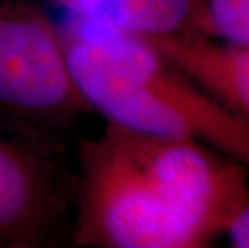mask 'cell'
<instances>
[{"instance_id": "obj_1", "label": "cell", "mask_w": 249, "mask_h": 248, "mask_svg": "<svg viewBox=\"0 0 249 248\" xmlns=\"http://www.w3.org/2000/svg\"><path fill=\"white\" fill-rule=\"evenodd\" d=\"M248 198L246 168L233 158L107 121L79 149L72 235L98 248L206 247Z\"/></svg>"}, {"instance_id": "obj_2", "label": "cell", "mask_w": 249, "mask_h": 248, "mask_svg": "<svg viewBox=\"0 0 249 248\" xmlns=\"http://www.w3.org/2000/svg\"><path fill=\"white\" fill-rule=\"evenodd\" d=\"M81 95L107 121L208 144L249 166V119L182 75L140 38L74 17L61 29Z\"/></svg>"}, {"instance_id": "obj_3", "label": "cell", "mask_w": 249, "mask_h": 248, "mask_svg": "<svg viewBox=\"0 0 249 248\" xmlns=\"http://www.w3.org/2000/svg\"><path fill=\"white\" fill-rule=\"evenodd\" d=\"M89 112L61 29L33 0H0V118L58 139Z\"/></svg>"}, {"instance_id": "obj_4", "label": "cell", "mask_w": 249, "mask_h": 248, "mask_svg": "<svg viewBox=\"0 0 249 248\" xmlns=\"http://www.w3.org/2000/svg\"><path fill=\"white\" fill-rule=\"evenodd\" d=\"M58 139L0 118V248L52 247L68 228Z\"/></svg>"}, {"instance_id": "obj_5", "label": "cell", "mask_w": 249, "mask_h": 248, "mask_svg": "<svg viewBox=\"0 0 249 248\" xmlns=\"http://www.w3.org/2000/svg\"><path fill=\"white\" fill-rule=\"evenodd\" d=\"M143 39L211 97L249 119V47L183 31Z\"/></svg>"}, {"instance_id": "obj_6", "label": "cell", "mask_w": 249, "mask_h": 248, "mask_svg": "<svg viewBox=\"0 0 249 248\" xmlns=\"http://www.w3.org/2000/svg\"><path fill=\"white\" fill-rule=\"evenodd\" d=\"M196 0H63L76 18L121 33L158 38L192 23Z\"/></svg>"}, {"instance_id": "obj_7", "label": "cell", "mask_w": 249, "mask_h": 248, "mask_svg": "<svg viewBox=\"0 0 249 248\" xmlns=\"http://www.w3.org/2000/svg\"><path fill=\"white\" fill-rule=\"evenodd\" d=\"M192 23L230 44L249 47V0H196Z\"/></svg>"}, {"instance_id": "obj_8", "label": "cell", "mask_w": 249, "mask_h": 248, "mask_svg": "<svg viewBox=\"0 0 249 248\" xmlns=\"http://www.w3.org/2000/svg\"><path fill=\"white\" fill-rule=\"evenodd\" d=\"M225 230L229 232L233 247L249 248V198Z\"/></svg>"}, {"instance_id": "obj_9", "label": "cell", "mask_w": 249, "mask_h": 248, "mask_svg": "<svg viewBox=\"0 0 249 248\" xmlns=\"http://www.w3.org/2000/svg\"><path fill=\"white\" fill-rule=\"evenodd\" d=\"M56 2H58V3H60V5H61V3H63V0H56Z\"/></svg>"}]
</instances>
